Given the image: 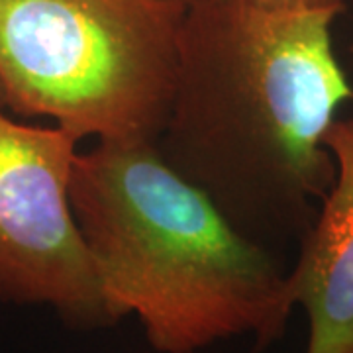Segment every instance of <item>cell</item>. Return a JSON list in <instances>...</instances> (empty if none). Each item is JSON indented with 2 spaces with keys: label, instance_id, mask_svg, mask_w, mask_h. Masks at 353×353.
<instances>
[{
  "label": "cell",
  "instance_id": "cell-1",
  "mask_svg": "<svg viewBox=\"0 0 353 353\" xmlns=\"http://www.w3.org/2000/svg\"><path fill=\"white\" fill-rule=\"evenodd\" d=\"M338 10L245 0L187 6L157 150L263 245L299 238L334 183L324 136L353 88L336 59Z\"/></svg>",
  "mask_w": 353,
  "mask_h": 353
},
{
  "label": "cell",
  "instance_id": "cell-6",
  "mask_svg": "<svg viewBox=\"0 0 353 353\" xmlns=\"http://www.w3.org/2000/svg\"><path fill=\"white\" fill-rule=\"evenodd\" d=\"M257 8L277 12H310V10H343L345 0H245Z\"/></svg>",
  "mask_w": 353,
  "mask_h": 353
},
{
  "label": "cell",
  "instance_id": "cell-2",
  "mask_svg": "<svg viewBox=\"0 0 353 353\" xmlns=\"http://www.w3.org/2000/svg\"><path fill=\"white\" fill-rule=\"evenodd\" d=\"M69 199L114 318L136 316L153 352L250 336L259 353L283 338L296 306L289 271L155 141L77 152Z\"/></svg>",
  "mask_w": 353,
  "mask_h": 353
},
{
  "label": "cell",
  "instance_id": "cell-4",
  "mask_svg": "<svg viewBox=\"0 0 353 353\" xmlns=\"http://www.w3.org/2000/svg\"><path fill=\"white\" fill-rule=\"evenodd\" d=\"M79 139L0 112V303L46 306L69 328L118 324L79 230L69 183Z\"/></svg>",
  "mask_w": 353,
  "mask_h": 353
},
{
  "label": "cell",
  "instance_id": "cell-8",
  "mask_svg": "<svg viewBox=\"0 0 353 353\" xmlns=\"http://www.w3.org/2000/svg\"><path fill=\"white\" fill-rule=\"evenodd\" d=\"M0 106H2V94H0Z\"/></svg>",
  "mask_w": 353,
  "mask_h": 353
},
{
  "label": "cell",
  "instance_id": "cell-5",
  "mask_svg": "<svg viewBox=\"0 0 353 353\" xmlns=\"http://www.w3.org/2000/svg\"><path fill=\"white\" fill-rule=\"evenodd\" d=\"M336 175L289 271L294 303L308 316L304 353H353V114L324 136Z\"/></svg>",
  "mask_w": 353,
  "mask_h": 353
},
{
  "label": "cell",
  "instance_id": "cell-7",
  "mask_svg": "<svg viewBox=\"0 0 353 353\" xmlns=\"http://www.w3.org/2000/svg\"><path fill=\"white\" fill-rule=\"evenodd\" d=\"M179 2H183L185 6H192V4H199V2H206V0H179Z\"/></svg>",
  "mask_w": 353,
  "mask_h": 353
},
{
  "label": "cell",
  "instance_id": "cell-3",
  "mask_svg": "<svg viewBox=\"0 0 353 353\" xmlns=\"http://www.w3.org/2000/svg\"><path fill=\"white\" fill-rule=\"evenodd\" d=\"M179 0H0V94L79 141H157L175 88Z\"/></svg>",
  "mask_w": 353,
  "mask_h": 353
},
{
  "label": "cell",
  "instance_id": "cell-9",
  "mask_svg": "<svg viewBox=\"0 0 353 353\" xmlns=\"http://www.w3.org/2000/svg\"><path fill=\"white\" fill-rule=\"evenodd\" d=\"M352 51H353V48H352Z\"/></svg>",
  "mask_w": 353,
  "mask_h": 353
}]
</instances>
